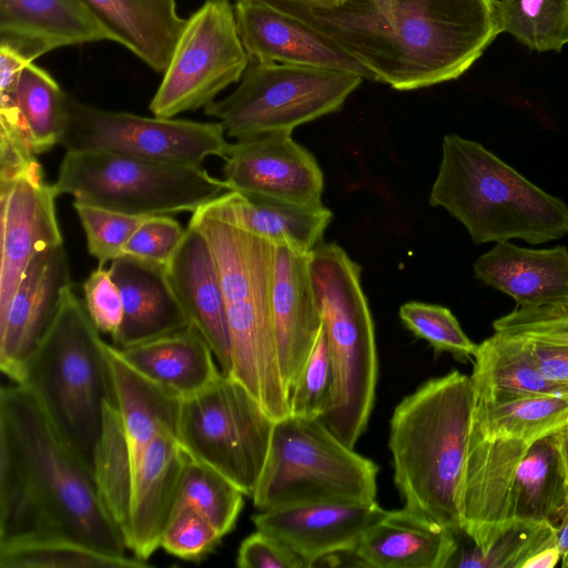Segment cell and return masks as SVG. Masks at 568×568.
<instances>
[{
    "mask_svg": "<svg viewBox=\"0 0 568 568\" xmlns=\"http://www.w3.org/2000/svg\"><path fill=\"white\" fill-rule=\"evenodd\" d=\"M229 190L302 206H320L324 175L314 155L292 132L273 131L237 139L224 160Z\"/></svg>",
    "mask_w": 568,
    "mask_h": 568,
    "instance_id": "cell-14",
    "label": "cell"
},
{
    "mask_svg": "<svg viewBox=\"0 0 568 568\" xmlns=\"http://www.w3.org/2000/svg\"><path fill=\"white\" fill-rule=\"evenodd\" d=\"M554 545L559 550L561 557L568 554V507L559 524L555 527Z\"/></svg>",
    "mask_w": 568,
    "mask_h": 568,
    "instance_id": "cell-52",
    "label": "cell"
},
{
    "mask_svg": "<svg viewBox=\"0 0 568 568\" xmlns=\"http://www.w3.org/2000/svg\"><path fill=\"white\" fill-rule=\"evenodd\" d=\"M364 77L346 70L250 61L239 87L204 108L230 138L292 132L338 111Z\"/></svg>",
    "mask_w": 568,
    "mask_h": 568,
    "instance_id": "cell-9",
    "label": "cell"
},
{
    "mask_svg": "<svg viewBox=\"0 0 568 568\" xmlns=\"http://www.w3.org/2000/svg\"><path fill=\"white\" fill-rule=\"evenodd\" d=\"M148 561L113 557L70 541L0 546L1 568H143Z\"/></svg>",
    "mask_w": 568,
    "mask_h": 568,
    "instance_id": "cell-38",
    "label": "cell"
},
{
    "mask_svg": "<svg viewBox=\"0 0 568 568\" xmlns=\"http://www.w3.org/2000/svg\"><path fill=\"white\" fill-rule=\"evenodd\" d=\"M250 63L230 0H206L189 19L150 103L154 116L205 108Z\"/></svg>",
    "mask_w": 568,
    "mask_h": 568,
    "instance_id": "cell-12",
    "label": "cell"
},
{
    "mask_svg": "<svg viewBox=\"0 0 568 568\" xmlns=\"http://www.w3.org/2000/svg\"><path fill=\"white\" fill-rule=\"evenodd\" d=\"M244 494L224 475L199 460L187 462L175 506H190L224 537L236 525Z\"/></svg>",
    "mask_w": 568,
    "mask_h": 568,
    "instance_id": "cell-37",
    "label": "cell"
},
{
    "mask_svg": "<svg viewBox=\"0 0 568 568\" xmlns=\"http://www.w3.org/2000/svg\"><path fill=\"white\" fill-rule=\"evenodd\" d=\"M120 43L156 72H164L185 26L175 0H81Z\"/></svg>",
    "mask_w": 568,
    "mask_h": 568,
    "instance_id": "cell-28",
    "label": "cell"
},
{
    "mask_svg": "<svg viewBox=\"0 0 568 568\" xmlns=\"http://www.w3.org/2000/svg\"><path fill=\"white\" fill-rule=\"evenodd\" d=\"M105 349L134 466L161 429L176 434L181 399L132 367L114 345L106 343Z\"/></svg>",
    "mask_w": 568,
    "mask_h": 568,
    "instance_id": "cell-31",
    "label": "cell"
},
{
    "mask_svg": "<svg viewBox=\"0 0 568 568\" xmlns=\"http://www.w3.org/2000/svg\"><path fill=\"white\" fill-rule=\"evenodd\" d=\"M274 422L243 385L223 375L181 399L176 437L192 459L214 468L252 498Z\"/></svg>",
    "mask_w": 568,
    "mask_h": 568,
    "instance_id": "cell-10",
    "label": "cell"
},
{
    "mask_svg": "<svg viewBox=\"0 0 568 568\" xmlns=\"http://www.w3.org/2000/svg\"><path fill=\"white\" fill-rule=\"evenodd\" d=\"M313 290L326 332L332 387L318 418L354 448L366 430L378 375L374 322L361 282V266L336 243L310 253Z\"/></svg>",
    "mask_w": 568,
    "mask_h": 568,
    "instance_id": "cell-5",
    "label": "cell"
},
{
    "mask_svg": "<svg viewBox=\"0 0 568 568\" xmlns=\"http://www.w3.org/2000/svg\"><path fill=\"white\" fill-rule=\"evenodd\" d=\"M105 345L72 288L18 383L92 471L102 405L115 400Z\"/></svg>",
    "mask_w": 568,
    "mask_h": 568,
    "instance_id": "cell-6",
    "label": "cell"
},
{
    "mask_svg": "<svg viewBox=\"0 0 568 568\" xmlns=\"http://www.w3.org/2000/svg\"><path fill=\"white\" fill-rule=\"evenodd\" d=\"M561 567L568 568V554L561 557Z\"/></svg>",
    "mask_w": 568,
    "mask_h": 568,
    "instance_id": "cell-54",
    "label": "cell"
},
{
    "mask_svg": "<svg viewBox=\"0 0 568 568\" xmlns=\"http://www.w3.org/2000/svg\"><path fill=\"white\" fill-rule=\"evenodd\" d=\"M58 193L43 171L0 182L1 266L0 316L32 258L63 244L55 213Z\"/></svg>",
    "mask_w": 568,
    "mask_h": 568,
    "instance_id": "cell-17",
    "label": "cell"
},
{
    "mask_svg": "<svg viewBox=\"0 0 568 568\" xmlns=\"http://www.w3.org/2000/svg\"><path fill=\"white\" fill-rule=\"evenodd\" d=\"M223 537L200 513L190 506H175L161 538L160 548L185 561H200L210 555Z\"/></svg>",
    "mask_w": 568,
    "mask_h": 568,
    "instance_id": "cell-43",
    "label": "cell"
},
{
    "mask_svg": "<svg viewBox=\"0 0 568 568\" xmlns=\"http://www.w3.org/2000/svg\"><path fill=\"white\" fill-rule=\"evenodd\" d=\"M398 315L405 327L425 339L436 354L447 352L459 362L474 357L478 344L466 335L449 308L410 301L399 307Z\"/></svg>",
    "mask_w": 568,
    "mask_h": 568,
    "instance_id": "cell-40",
    "label": "cell"
},
{
    "mask_svg": "<svg viewBox=\"0 0 568 568\" xmlns=\"http://www.w3.org/2000/svg\"><path fill=\"white\" fill-rule=\"evenodd\" d=\"M519 336L540 374L549 382L568 387V345Z\"/></svg>",
    "mask_w": 568,
    "mask_h": 568,
    "instance_id": "cell-48",
    "label": "cell"
},
{
    "mask_svg": "<svg viewBox=\"0 0 568 568\" xmlns=\"http://www.w3.org/2000/svg\"><path fill=\"white\" fill-rule=\"evenodd\" d=\"M293 1H300L305 2L310 4H316V6H335L341 3L344 0H293Z\"/></svg>",
    "mask_w": 568,
    "mask_h": 568,
    "instance_id": "cell-53",
    "label": "cell"
},
{
    "mask_svg": "<svg viewBox=\"0 0 568 568\" xmlns=\"http://www.w3.org/2000/svg\"><path fill=\"white\" fill-rule=\"evenodd\" d=\"M459 535L404 507L388 510L363 536L355 552L371 568H447Z\"/></svg>",
    "mask_w": 568,
    "mask_h": 568,
    "instance_id": "cell-26",
    "label": "cell"
},
{
    "mask_svg": "<svg viewBox=\"0 0 568 568\" xmlns=\"http://www.w3.org/2000/svg\"><path fill=\"white\" fill-rule=\"evenodd\" d=\"M123 305L122 322L112 335L120 349L189 326L190 320L165 274V266L123 254L110 262Z\"/></svg>",
    "mask_w": 568,
    "mask_h": 568,
    "instance_id": "cell-23",
    "label": "cell"
},
{
    "mask_svg": "<svg viewBox=\"0 0 568 568\" xmlns=\"http://www.w3.org/2000/svg\"><path fill=\"white\" fill-rule=\"evenodd\" d=\"M93 475L100 496L123 535L129 520L133 466L115 400H104L102 405V426L93 457Z\"/></svg>",
    "mask_w": 568,
    "mask_h": 568,
    "instance_id": "cell-34",
    "label": "cell"
},
{
    "mask_svg": "<svg viewBox=\"0 0 568 568\" xmlns=\"http://www.w3.org/2000/svg\"><path fill=\"white\" fill-rule=\"evenodd\" d=\"M476 277L517 307L568 303V248H528L498 242L474 263Z\"/></svg>",
    "mask_w": 568,
    "mask_h": 568,
    "instance_id": "cell-25",
    "label": "cell"
},
{
    "mask_svg": "<svg viewBox=\"0 0 568 568\" xmlns=\"http://www.w3.org/2000/svg\"><path fill=\"white\" fill-rule=\"evenodd\" d=\"M332 387V364L323 323L311 354L288 397L290 415L306 419L324 413Z\"/></svg>",
    "mask_w": 568,
    "mask_h": 568,
    "instance_id": "cell-42",
    "label": "cell"
},
{
    "mask_svg": "<svg viewBox=\"0 0 568 568\" xmlns=\"http://www.w3.org/2000/svg\"><path fill=\"white\" fill-rule=\"evenodd\" d=\"M83 294L85 310L98 331L114 335L122 322L123 305L110 270H93L83 283Z\"/></svg>",
    "mask_w": 568,
    "mask_h": 568,
    "instance_id": "cell-46",
    "label": "cell"
},
{
    "mask_svg": "<svg viewBox=\"0 0 568 568\" xmlns=\"http://www.w3.org/2000/svg\"><path fill=\"white\" fill-rule=\"evenodd\" d=\"M566 424L568 396L525 395L503 402H476L471 428L486 438L517 439L531 445Z\"/></svg>",
    "mask_w": 568,
    "mask_h": 568,
    "instance_id": "cell-33",
    "label": "cell"
},
{
    "mask_svg": "<svg viewBox=\"0 0 568 568\" xmlns=\"http://www.w3.org/2000/svg\"><path fill=\"white\" fill-rule=\"evenodd\" d=\"M89 254L99 266L124 254V246L146 216L130 215L73 201Z\"/></svg>",
    "mask_w": 568,
    "mask_h": 568,
    "instance_id": "cell-41",
    "label": "cell"
},
{
    "mask_svg": "<svg viewBox=\"0 0 568 568\" xmlns=\"http://www.w3.org/2000/svg\"><path fill=\"white\" fill-rule=\"evenodd\" d=\"M470 379L476 402H503L525 395L568 396V387L546 379L524 338L495 332L477 346Z\"/></svg>",
    "mask_w": 568,
    "mask_h": 568,
    "instance_id": "cell-30",
    "label": "cell"
},
{
    "mask_svg": "<svg viewBox=\"0 0 568 568\" xmlns=\"http://www.w3.org/2000/svg\"><path fill=\"white\" fill-rule=\"evenodd\" d=\"M530 445L486 438L470 428L458 510L463 534L484 554L514 524V484Z\"/></svg>",
    "mask_w": 568,
    "mask_h": 568,
    "instance_id": "cell-15",
    "label": "cell"
},
{
    "mask_svg": "<svg viewBox=\"0 0 568 568\" xmlns=\"http://www.w3.org/2000/svg\"><path fill=\"white\" fill-rule=\"evenodd\" d=\"M185 229L166 215L146 216L124 246V254L145 262L165 266Z\"/></svg>",
    "mask_w": 568,
    "mask_h": 568,
    "instance_id": "cell-45",
    "label": "cell"
},
{
    "mask_svg": "<svg viewBox=\"0 0 568 568\" xmlns=\"http://www.w3.org/2000/svg\"><path fill=\"white\" fill-rule=\"evenodd\" d=\"M32 63L8 45L0 44V109L17 108L16 92L22 70Z\"/></svg>",
    "mask_w": 568,
    "mask_h": 568,
    "instance_id": "cell-49",
    "label": "cell"
},
{
    "mask_svg": "<svg viewBox=\"0 0 568 568\" xmlns=\"http://www.w3.org/2000/svg\"><path fill=\"white\" fill-rule=\"evenodd\" d=\"M65 105V129L60 143L65 151H100L202 165L209 156L225 160L232 146L220 121L197 122L109 111L69 94Z\"/></svg>",
    "mask_w": 568,
    "mask_h": 568,
    "instance_id": "cell-11",
    "label": "cell"
},
{
    "mask_svg": "<svg viewBox=\"0 0 568 568\" xmlns=\"http://www.w3.org/2000/svg\"><path fill=\"white\" fill-rule=\"evenodd\" d=\"M67 95L57 81L33 62L22 70L16 92L17 109L37 155L61 143Z\"/></svg>",
    "mask_w": 568,
    "mask_h": 568,
    "instance_id": "cell-35",
    "label": "cell"
},
{
    "mask_svg": "<svg viewBox=\"0 0 568 568\" xmlns=\"http://www.w3.org/2000/svg\"><path fill=\"white\" fill-rule=\"evenodd\" d=\"M72 288L63 244L40 252L27 266L7 311L0 316V369L13 383L20 382Z\"/></svg>",
    "mask_w": 568,
    "mask_h": 568,
    "instance_id": "cell-16",
    "label": "cell"
},
{
    "mask_svg": "<svg viewBox=\"0 0 568 568\" xmlns=\"http://www.w3.org/2000/svg\"><path fill=\"white\" fill-rule=\"evenodd\" d=\"M476 244L513 239L541 244L568 234V205L526 179L481 143L446 134L428 197Z\"/></svg>",
    "mask_w": 568,
    "mask_h": 568,
    "instance_id": "cell-4",
    "label": "cell"
},
{
    "mask_svg": "<svg viewBox=\"0 0 568 568\" xmlns=\"http://www.w3.org/2000/svg\"><path fill=\"white\" fill-rule=\"evenodd\" d=\"M189 460L176 434L163 428L133 466L130 513L123 538L135 558L148 561L160 548Z\"/></svg>",
    "mask_w": 568,
    "mask_h": 568,
    "instance_id": "cell-20",
    "label": "cell"
},
{
    "mask_svg": "<svg viewBox=\"0 0 568 568\" xmlns=\"http://www.w3.org/2000/svg\"><path fill=\"white\" fill-rule=\"evenodd\" d=\"M387 513L376 500L326 503L258 511L252 521L257 530L291 547L306 567H314L327 556L355 550Z\"/></svg>",
    "mask_w": 568,
    "mask_h": 568,
    "instance_id": "cell-19",
    "label": "cell"
},
{
    "mask_svg": "<svg viewBox=\"0 0 568 568\" xmlns=\"http://www.w3.org/2000/svg\"><path fill=\"white\" fill-rule=\"evenodd\" d=\"M197 210L300 252H311L318 245L333 219L324 205H295L233 190L223 192Z\"/></svg>",
    "mask_w": 568,
    "mask_h": 568,
    "instance_id": "cell-27",
    "label": "cell"
},
{
    "mask_svg": "<svg viewBox=\"0 0 568 568\" xmlns=\"http://www.w3.org/2000/svg\"><path fill=\"white\" fill-rule=\"evenodd\" d=\"M475 403L470 376L454 369L404 397L389 422L394 481L404 507L457 535Z\"/></svg>",
    "mask_w": 568,
    "mask_h": 568,
    "instance_id": "cell-3",
    "label": "cell"
},
{
    "mask_svg": "<svg viewBox=\"0 0 568 568\" xmlns=\"http://www.w3.org/2000/svg\"><path fill=\"white\" fill-rule=\"evenodd\" d=\"M564 477L568 487V424L554 433Z\"/></svg>",
    "mask_w": 568,
    "mask_h": 568,
    "instance_id": "cell-51",
    "label": "cell"
},
{
    "mask_svg": "<svg viewBox=\"0 0 568 568\" xmlns=\"http://www.w3.org/2000/svg\"><path fill=\"white\" fill-rule=\"evenodd\" d=\"M561 560V555L555 546L547 547L529 557L521 568H554Z\"/></svg>",
    "mask_w": 568,
    "mask_h": 568,
    "instance_id": "cell-50",
    "label": "cell"
},
{
    "mask_svg": "<svg viewBox=\"0 0 568 568\" xmlns=\"http://www.w3.org/2000/svg\"><path fill=\"white\" fill-rule=\"evenodd\" d=\"M119 351L132 367L180 399L223 376L210 344L192 324Z\"/></svg>",
    "mask_w": 568,
    "mask_h": 568,
    "instance_id": "cell-29",
    "label": "cell"
},
{
    "mask_svg": "<svg viewBox=\"0 0 568 568\" xmlns=\"http://www.w3.org/2000/svg\"><path fill=\"white\" fill-rule=\"evenodd\" d=\"M501 32L531 51L560 52L568 44V0H497Z\"/></svg>",
    "mask_w": 568,
    "mask_h": 568,
    "instance_id": "cell-36",
    "label": "cell"
},
{
    "mask_svg": "<svg viewBox=\"0 0 568 568\" xmlns=\"http://www.w3.org/2000/svg\"><path fill=\"white\" fill-rule=\"evenodd\" d=\"M554 539L555 526L549 523H515L484 554L471 541L468 548L459 541L448 567L521 568L529 557L555 546Z\"/></svg>",
    "mask_w": 568,
    "mask_h": 568,
    "instance_id": "cell-39",
    "label": "cell"
},
{
    "mask_svg": "<svg viewBox=\"0 0 568 568\" xmlns=\"http://www.w3.org/2000/svg\"><path fill=\"white\" fill-rule=\"evenodd\" d=\"M235 20L250 61L369 71L326 34L270 0H236Z\"/></svg>",
    "mask_w": 568,
    "mask_h": 568,
    "instance_id": "cell-18",
    "label": "cell"
},
{
    "mask_svg": "<svg viewBox=\"0 0 568 568\" xmlns=\"http://www.w3.org/2000/svg\"><path fill=\"white\" fill-rule=\"evenodd\" d=\"M53 186L75 202L136 216L193 213L229 190L202 165L100 151H67Z\"/></svg>",
    "mask_w": 568,
    "mask_h": 568,
    "instance_id": "cell-8",
    "label": "cell"
},
{
    "mask_svg": "<svg viewBox=\"0 0 568 568\" xmlns=\"http://www.w3.org/2000/svg\"><path fill=\"white\" fill-rule=\"evenodd\" d=\"M168 281L194 325L210 344L217 364L231 371V339L226 303L219 274L202 233L192 224L165 265Z\"/></svg>",
    "mask_w": 568,
    "mask_h": 568,
    "instance_id": "cell-21",
    "label": "cell"
},
{
    "mask_svg": "<svg viewBox=\"0 0 568 568\" xmlns=\"http://www.w3.org/2000/svg\"><path fill=\"white\" fill-rule=\"evenodd\" d=\"M240 568H305L306 562L278 538L257 530L244 538L236 555Z\"/></svg>",
    "mask_w": 568,
    "mask_h": 568,
    "instance_id": "cell-47",
    "label": "cell"
},
{
    "mask_svg": "<svg viewBox=\"0 0 568 568\" xmlns=\"http://www.w3.org/2000/svg\"><path fill=\"white\" fill-rule=\"evenodd\" d=\"M568 507L554 434L534 442L518 465L514 484L515 523H549L557 526Z\"/></svg>",
    "mask_w": 568,
    "mask_h": 568,
    "instance_id": "cell-32",
    "label": "cell"
},
{
    "mask_svg": "<svg viewBox=\"0 0 568 568\" xmlns=\"http://www.w3.org/2000/svg\"><path fill=\"white\" fill-rule=\"evenodd\" d=\"M275 252L222 284L231 339V371L274 420L290 415L273 313Z\"/></svg>",
    "mask_w": 568,
    "mask_h": 568,
    "instance_id": "cell-13",
    "label": "cell"
},
{
    "mask_svg": "<svg viewBox=\"0 0 568 568\" xmlns=\"http://www.w3.org/2000/svg\"><path fill=\"white\" fill-rule=\"evenodd\" d=\"M378 466L344 444L318 418L274 422L255 491L258 511L376 500Z\"/></svg>",
    "mask_w": 568,
    "mask_h": 568,
    "instance_id": "cell-7",
    "label": "cell"
},
{
    "mask_svg": "<svg viewBox=\"0 0 568 568\" xmlns=\"http://www.w3.org/2000/svg\"><path fill=\"white\" fill-rule=\"evenodd\" d=\"M359 61L376 81L408 91L455 80L501 33L497 0H270Z\"/></svg>",
    "mask_w": 568,
    "mask_h": 568,
    "instance_id": "cell-2",
    "label": "cell"
},
{
    "mask_svg": "<svg viewBox=\"0 0 568 568\" xmlns=\"http://www.w3.org/2000/svg\"><path fill=\"white\" fill-rule=\"evenodd\" d=\"M102 40L111 34L81 0H0V44L29 61L57 48Z\"/></svg>",
    "mask_w": 568,
    "mask_h": 568,
    "instance_id": "cell-24",
    "label": "cell"
},
{
    "mask_svg": "<svg viewBox=\"0 0 568 568\" xmlns=\"http://www.w3.org/2000/svg\"><path fill=\"white\" fill-rule=\"evenodd\" d=\"M43 541L129 557L92 469L34 395L13 383L0 389V546Z\"/></svg>",
    "mask_w": 568,
    "mask_h": 568,
    "instance_id": "cell-1",
    "label": "cell"
},
{
    "mask_svg": "<svg viewBox=\"0 0 568 568\" xmlns=\"http://www.w3.org/2000/svg\"><path fill=\"white\" fill-rule=\"evenodd\" d=\"M495 332L568 345V303L516 307L493 322Z\"/></svg>",
    "mask_w": 568,
    "mask_h": 568,
    "instance_id": "cell-44",
    "label": "cell"
},
{
    "mask_svg": "<svg viewBox=\"0 0 568 568\" xmlns=\"http://www.w3.org/2000/svg\"><path fill=\"white\" fill-rule=\"evenodd\" d=\"M310 253L285 245L275 248L273 313L280 369L288 397L322 326Z\"/></svg>",
    "mask_w": 568,
    "mask_h": 568,
    "instance_id": "cell-22",
    "label": "cell"
}]
</instances>
